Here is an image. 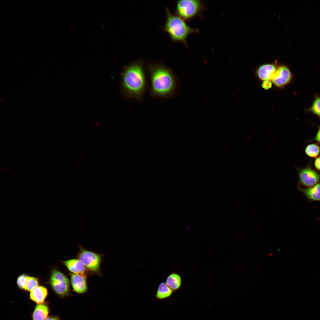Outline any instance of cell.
Wrapping results in <instances>:
<instances>
[{"label": "cell", "mask_w": 320, "mask_h": 320, "mask_svg": "<svg viewBox=\"0 0 320 320\" xmlns=\"http://www.w3.org/2000/svg\"><path fill=\"white\" fill-rule=\"evenodd\" d=\"M28 276L27 274L23 273L20 275L18 277L17 280V284L20 289L24 290Z\"/></svg>", "instance_id": "cell-20"}, {"label": "cell", "mask_w": 320, "mask_h": 320, "mask_svg": "<svg viewBox=\"0 0 320 320\" xmlns=\"http://www.w3.org/2000/svg\"><path fill=\"white\" fill-rule=\"evenodd\" d=\"M49 283L52 289L60 297H64L71 295L68 278L57 269L54 268L52 270Z\"/></svg>", "instance_id": "cell-5"}, {"label": "cell", "mask_w": 320, "mask_h": 320, "mask_svg": "<svg viewBox=\"0 0 320 320\" xmlns=\"http://www.w3.org/2000/svg\"><path fill=\"white\" fill-rule=\"evenodd\" d=\"M102 257V255L87 250L80 246L78 259L91 273L100 274Z\"/></svg>", "instance_id": "cell-6"}, {"label": "cell", "mask_w": 320, "mask_h": 320, "mask_svg": "<svg viewBox=\"0 0 320 320\" xmlns=\"http://www.w3.org/2000/svg\"><path fill=\"white\" fill-rule=\"evenodd\" d=\"M276 69L274 64H264L258 68L257 71V75L261 80L263 81L271 80Z\"/></svg>", "instance_id": "cell-11"}, {"label": "cell", "mask_w": 320, "mask_h": 320, "mask_svg": "<svg viewBox=\"0 0 320 320\" xmlns=\"http://www.w3.org/2000/svg\"><path fill=\"white\" fill-rule=\"evenodd\" d=\"M293 79V74L289 68L286 65H282L277 68L271 80L275 86L281 87L290 83Z\"/></svg>", "instance_id": "cell-8"}, {"label": "cell", "mask_w": 320, "mask_h": 320, "mask_svg": "<svg viewBox=\"0 0 320 320\" xmlns=\"http://www.w3.org/2000/svg\"><path fill=\"white\" fill-rule=\"evenodd\" d=\"M87 276L79 274L71 273L70 279L73 290L77 293L82 294L88 290Z\"/></svg>", "instance_id": "cell-9"}, {"label": "cell", "mask_w": 320, "mask_h": 320, "mask_svg": "<svg viewBox=\"0 0 320 320\" xmlns=\"http://www.w3.org/2000/svg\"><path fill=\"white\" fill-rule=\"evenodd\" d=\"M49 313V306L47 303L37 304L32 315V320H45L48 317Z\"/></svg>", "instance_id": "cell-14"}, {"label": "cell", "mask_w": 320, "mask_h": 320, "mask_svg": "<svg viewBox=\"0 0 320 320\" xmlns=\"http://www.w3.org/2000/svg\"><path fill=\"white\" fill-rule=\"evenodd\" d=\"M167 19L163 27L164 31L168 33L172 41L180 42L188 47L187 39L190 35L199 33L197 28L188 25L185 20L176 14H173L166 7Z\"/></svg>", "instance_id": "cell-3"}, {"label": "cell", "mask_w": 320, "mask_h": 320, "mask_svg": "<svg viewBox=\"0 0 320 320\" xmlns=\"http://www.w3.org/2000/svg\"><path fill=\"white\" fill-rule=\"evenodd\" d=\"M122 87L129 96L140 97L145 90V77L143 66L135 62L125 67L122 73Z\"/></svg>", "instance_id": "cell-1"}, {"label": "cell", "mask_w": 320, "mask_h": 320, "mask_svg": "<svg viewBox=\"0 0 320 320\" xmlns=\"http://www.w3.org/2000/svg\"><path fill=\"white\" fill-rule=\"evenodd\" d=\"M182 279L178 273L172 272L167 277L166 281L167 284L174 291L177 290L181 287Z\"/></svg>", "instance_id": "cell-15"}, {"label": "cell", "mask_w": 320, "mask_h": 320, "mask_svg": "<svg viewBox=\"0 0 320 320\" xmlns=\"http://www.w3.org/2000/svg\"><path fill=\"white\" fill-rule=\"evenodd\" d=\"M68 269L73 273L86 275L87 269L78 259H71L62 262Z\"/></svg>", "instance_id": "cell-10"}, {"label": "cell", "mask_w": 320, "mask_h": 320, "mask_svg": "<svg viewBox=\"0 0 320 320\" xmlns=\"http://www.w3.org/2000/svg\"><path fill=\"white\" fill-rule=\"evenodd\" d=\"M272 86V83L270 80H268L264 81L262 84L263 88L265 90L271 88Z\"/></svg>", "instance_id": "cell-21"}, {"label": "cell", "mask_w": 320, "mask_h": 320, "mask_svg": "<svg viewBox=\"0 0 320 320\" xmlns=\"http://www.w3.org/2000/svg\"><path fill=\"white\" fill-rule=\"evenodd\" d=\"M173 292L166 283L162 282L159 284L158 287L156 297L158 299L163 300L170 297Z\"/></svg>", "instance_id": "cell-16"}, {"label": "cell", "mask_w": 320, "mask_h": 320, "mask_svg": "<svg viewBox=\"0 0 320 320\" xmlns=\"http://www.w3.org/2000/svg\"><path fill=\"white\" fill-rule=\"evenodd\" d=\"M48 294L46 288L42 286H38L31 291L30 293V299L37 304L44 303Z\"/></svg>", "instance_id": "cell-12"}, {"label": "cell", "mask_w": 320, "mask_h": 320, "mask_svg": "<svg viewBox=\"0 0 320 320\" xmlns=\"http://www.w3.org/2000/svg\"><path fill=\"white\" fill-rule=\"evenodd\" d=\"M319 220H320V219H319Z\"/></svg>", "instance_id": "cell-25"}, {"label": "cell", "mask_w": 320, "mask_h": 320, "mask_svg": "<svg viewBox=\"0 0 320 320\" xmlns=\"http://www.w3.org/2000/svg\"><path fill=\"white\" fill-rule=\"evenodd\" d=\"M298 188L309 201L320 202V182L308 188H303L298 186Z\"/></svg>", "instance_id": "cell-13"}, {"label": "cell", "mask_w": 320, "mask_h": 320, "mask_svg": "<svg viewBox=\"0 0 320 320\" xmlns=\"http://www.w3.org/2000/svg\"><path fill=\"white\" fill-rule=\"evenodd\" d=\"M318 130L315 137L312 140L317 141L320 145V126H318Z\"/></svg>", "instance_id": "cell-23"}, {"label": "cell", "mask_w": 320, "mask_h": 320, "mask_svg": "<svg viewBox=\"0 0 320 320\" xmlns=\"http://www.w3.org/2000/svg\"><path fill=\"white\" fill-rule=\"evenodd\" d=\"M205 8L201 0H179L176 3V13L185 20L189 21L197 16L201 17Z\"/></svg>", "instance_id": "cell-4"}, {"label": "cell", "mask_w": 320, "mask_h": 320, "mask_svg": "<svg viewBox=\"0 0 320 320\" xmlns=\"http://www.w3.org/2000/svg\"><path fill=\"white\" fill-rule=\"evenodd\" d=\"M39 280L37 278L28 276L24 290L31 291L39 286Z\"/></svg>", "instance_id": "cell-19"}, {"label": "cell", "mask_w": 320, "mask_h": 320, "mask_svg": "<svg viewBox=\"0 0 320 320\" xmlns=\"http://www.w3.org/2000/svg\"><path fill=\"white\" fill-rule=\"evenodd\" d=\"M45 320H60L59 316H50Z\"/></svg>", "instance_id": "cell-24"}, {"label": "cell", "mask_w": 320, "mask_h": 320, "mask_svg": "<svg viewBox=\"0 0 320 320\" xmlns=\"http://www.w3.org/2000/svg\"><path fill=\"white\" fill-rule=\"evenodd\" d=\"M314 99L311 106L305 109V112H310L318 116L320 119V95L316 94L314 95Z\"/></svg>", "instance_id": "cell-17"}, {"label": "cell", "mask_w": 320, "mask_h": 320, "mask_svg": "<svg viewBox=\"0 0 320 320\" xmlns=\"http://www.w3.org/2000/svg\"><path fill=\"white\" fill-rule=\"evenodd\" d=\"M305 152L309 157L316 158L320 154V146L316 143L310 144L306 146Z\"/></svg>", "instance_id": "cell-18"}, {"label": "cell", "mask_w": 320, "mask_h": 320, "mask_svg": "<svg viewBox=\"0 0 320 320\" xmlns=\"http://www.w3.org/2000/svg\"><path fill=\"white\" fill-rule=\"evenodd\" d=\"M298 172V185L310 188L320 181V173L313 169L309 164L303 168H297Z\"/></svg>", "instance_id": "cell-7"}, {"label": "cell", "mask_w": 320, "mask_h": 320, "mask_svg": "<svg viewBox=\"0 0 320 320\" xmlns=\"http://www.w3.org/2000/svg\"><path fill=\"white\" fill-rule=\"evenodd\" d=\"M314 167L316 169L320 171V156L316 158L314 162Z\"/></svg>", "instance_id": "cell-22"}, {"label": "cell", "mask_w": 320, "mask_h": 320, "mask_svg": "<svg viewBox=\"0 0 320 320\" xmlns=\"http://www.w3.org/2000/svg\"><path fill=\"white\" fill-rule=\"evenodd\" d=\"M152 91L155 94L166 96L175 89V79L172 73L166 67L159 64L149 67Z\"/></svg>", "instance_id": "cell-2"}]
</instances>
